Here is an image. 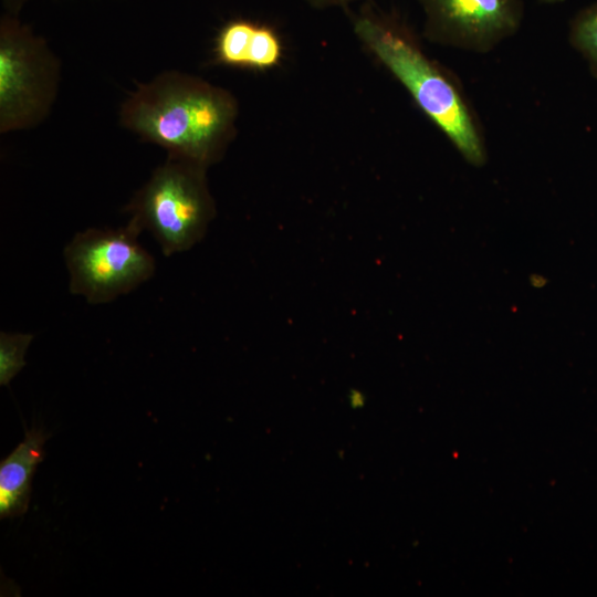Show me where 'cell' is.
<instances>
[{
  "instance_id": "10",
  "label": "cell",
  "mask_w": 597,
  "mask_h": 597,
  "mask_svg": "<svg viewBox=\"0 0 597 597\" xmlns=\"http://www.w3.org/2000/svg\"><path fill=\"white\" fill-rule=\"evenodd\" d=\"M33 335L29 333H0V385L7 386L25 365L24 355Z\"/></svg>"
},
{
  "instance_id": "9",
  "label": "cell",
  "mask_w": 597,
  "mask_h": 597,
  "mask_svg": "<svg viewBox=\"0 0 597 597\" xmlns=\"http://www.w3.org/2000/svg\"><path fill=\"white\" fill-rule=\"evenodd\" d=\"M568 40L597 78V1L580 10L570 21Z\"/></svg>"
},
{
  "instance_id": "13",
  "label": "cell",
  "mask_w": 597,
  "mask_h": 597,
  "mask_svg": "<svg viewBox=\"0 0 597 597\" xmlns=\"http://www.w3.org/2000/svg\"><path fill=\"white\" fill-rule=\"evenodd\" d=\"M317 4H336V3H343L348 0H313Z\"/></svg>"
},
{
  "instance_id": "8",
  "label": "cell",
  "mask_w": 597,
  "mask_h": 597,
  "mask_svg": "<svg viewBox=\"0 0 597 597\" xmlns=\"http://www.w3.org/2000/svg\"><path fill=\"white\" fill-rule=\"evenodd\" d=\"M256 23L248 20L229 21L218 33L216 57L222 64L247 67V59Z\"/></svg>"
},
{
  "instance_id": "6",
  "label": "cell",
  "mask_w": 597,
  "mask_h": 597,
  "mask_svg": "<svg viewBox=\"0 0 597 597\" xmlns=\"http://www.w3.org/2000/svg\"><path fill=\"white\" fill-rule=\"evenodd\" d=\"M425 35L432 42L484 54L514 35L523 21L521 0H420Z\"/></svg>"
},
{
  "instance_id": "4",
  "label": "cell",
  "mask_w": 597,
  "mask_h": 597,
  "mask_svg": "<svg viewBox=\"0 0 597 597\" xmlns=\"http://www.w3.org/2000/svg\"><path fill=\"white\" fill-rule=\"evenodd\" d=\"M61 80L46 40L13 13L0 20V133L33 128L50 114Z\"/></svg>"
},
{
  "instance_id": "15",
  "label": "cell",
  "mask_w": 597,
  "mask_h": 597,
  "mask_svg": "<svg viewBox=\"0 0 597 597\" xmlns=\"http://www.w3.org/2000/svg\"><path fill=\"white\" fill-rule=\"evenodd\" d=\"M542 3H545V4H557V3H561L563 2L564 0H537Z\"/></svg>"
},
{
  "instance_id": "14",
  "label": "cell",
  "mask_w": 597,
  "mask_h": 597,
  "mask_svg": "<svg viewBox=\"0 0 597 597\" xmlns=\"http://www.w3.org/2000/svg\"><path fill=\"white\" fill-rule=\"evenodd\" d=\"M4 1L7 6L13 10V8L20 7L25 0H4Z\"/></svg>"
},
{
  "instance_id": "2",
  "label": "cell",
  "mask_w": 597,
  "mask_h": 597,
  "mask_svg": "<svg viewBox=\"0 0 597 597\" xmlns=\"http://www.w3.org/2000/svg\"><path fill=\"white\" fill-rule=\"evenodd\" d=\"M354 30L461 157L471 166H484L483 129L459 80L429 59L409 29L395 18L366 11L354 20Z\"/></svg>"
},
{
  "instance_id": "3",
  "label": "cell",
  "mask_w": 597,
  "mask_h": 597,
  "mask_svg": "<svg viewBox=\"0 0 597 597\" xmlns=\"http://www.w3.org/2000/svg\"><path fill=\"white\" fill-rule=\"evenodd\" d=\"M203 168L167 156L124 208L128 222L140 232L149 231L167 256L198 241L212 216Z\"/></svg>"
},
{
  "instance_id": "12",
  "label": "cell",
  "mask_w": 597,
  "mask_h": 597,
  "mask_svg": "<svg viewBox=\"0 0 597 597\" xmlns=\"http://www.w3.org/2000/svg\"><path fill=\"white\" fill-rule=\"evenodd\" d=\"M530 283L532 286L541 289L546 285L547 279L541 274H532L530 277Z\"/></svg>"
},
{
  "instance_id": "11",
  "label": "cell",
  "mask_w": 597,
  "mask_h": 597,
  "mask_svg": "<svg viewBox=\"0 0 597 597\" xmlns=\"http://www.w3.org/2000/svg\"><path fill=\"white\" fill-rule=\"evenodd\" d=\"M281 56L276 34L264 25L255 24L247 59V67L266 69L275 65Z\"/></svg>"
},
{
  "instance_id": "1",
  "label": "cell",
  "mask_w": 597,
  "mask_h": 597,
  "mask_svg": "<svg viewBox=\"0 0 597 597\" xmlns=\"http://www.w3.org/2000/svg\"><path fill=\"white\" fill-rule=\"evenodd\" d=\"M233 97L192 75L168 70L139 83L119 107V123L168 157L206 166L233 136Z\"/></svg>"
},
{
  "instance_id": "5",
  "label": "cell",
  "mask_w": 597,
  "mask_h": 597,
  "mask_svg": "<svg viewBox=\"0 0 597 597\" xmlns=\"http://www.w3.org/2000/svg\"><path fill=\"white\" fill-rule=\"evenodd\" d=\"M132 223L117 229L91 228L64 248L70 292L91 304L107 303L150 279L155 260L137 241Z\"/></svg>"
},
{
  "instance_id": "7",
  "label": "cell",
  "mask_w": 597,
  "mask_h": 597,
  "mask_svg": "<svg viewBox=\"0 0 597 597\" xmlns=\"http://www.w3.org/2000/svg\"><path fill=\"white\" fill-rule=\"evenodd\" d=\"M50 434L42 429L25 431L24 440L0 462V517L23 515L29 507L32 478L44 458V442Z\"/></svg>"
}]
</instances>
